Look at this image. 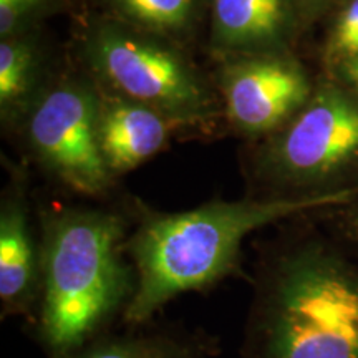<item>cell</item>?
<instances>
[{
    "label": "cell",
    "mask_w": 358,
    "mask_h": 358,
    "mask_svg": "<svg viewBox=\"0 0 358 358\" xmlns=\"http://www.w3.org/2000/svg\"><path fill=\"white\" fill-rule=\"evenodd\" d=\"M358 187L303 198L211 201L194 209L163 213L134 199L127 252L136 271V292L122 325L151 324L164 306L226 279L252 280L243 268L245 237L306 213L352 203Z\"/></svg>",
    "instance_id": "1"
},
{
    "label": "cell",
    "mask_w": 358,
    "mask_h": 358,
    "mask_svg": "<svg viewBox=\"0 0 358 358\" xmlns=\"http://www.w3.org/2000/svg\"><path fill=\"white\" fill-rule=\"evenodd\" d=\"M243 358H358V264L324 236L257 250Z\"/></svg>",
    "instance_id": "2"
},
{
    "label": "cell",
    "mask_w": 358,
    "mask_h": 358,
    "mask_svg": "<svg viewBox=\"0 0 358 358\" xmlns=\"http://www.w3.org/2000/svg\"><path fill=\"white\" fill-rule=\"evenodd\" d=\"M42 292L30 329L47 358H66L123 322L136 271L127 252L131 214L50 206L38 211Z\"/></svg>",
    "instance_id": "3"
},
{
    "label": "cell",
    "mask_w": 358,
    "mask_h": 358,
    "mask_svg": "<svg viewBox=\"0 0 358 358\" xmlns=\"http://www.w3.org/2000/svg\"><path fill=\"white\" fill-rule=\"evenodd\" d=\"M252 198H303L358 187V93L322 83L284 127L254 141Z\"/></svg>",
    "instance_id": "4"
},
{
    "label": "cell",
    "mask_w": 358,
    "mask_h": 358,
    "mask_svg": "<svg viewBox=\"0 0 358 358\" xmlns=\"http://www.w3.org/2000/svg\"><path fill=\"white\" fill-rule=\"evenodd\" d=\"M85 55L111 92L168 115L182 127L211 120L214 100L196 66L171 40L115 19H100L85 35Z\"/></svg>",
    "instance_id": "5"
},
{
    "label": "cell",
    "mask_w": 358,
    "mask_h": 358,
    "mask_svg": "<svg viewBox=\"0 0 358 358\" xmlns=\"http://www.w3.org/2000/svg\"><path fill=\"white\" fill-rule=\"evenodd\" d=\"M100 90L85 80H65L35 96L24 115V138L35 163L77 194L101 198L116 178L98 141Z\"/></svg>",
    "instance_id": "6"
},
{
    "label": "cell",
    "mask_w": 358,
    "mask_h": 358,
    "mask_svg": "<svg viewBox=\"0 0 358 358\" xmlns=\"http://www.w3.org/2000/svg\"><path fill=\"white\" fill-rule=\"evenodd\" d=\"M219 83L227 122L250 141L284 127L313 92L306 71L289 53L222 60Z\"/></svg>",
    "instance_id": "7"
},
{
    "label": "cell",
    "mask_w": 358,
    "mask_h": 358,
    "mask_svg": "<svg viewBox=\"0 0 358 358\" xmlns=\"http://www.w3.org/2000/svg\"><path fill=\"white\" fill-rule=\"evenodd\" d=\"M25 169H12L0 201V317L32 324L42 292V237L34 226Z\"/></svg>",
    "instance_id": "8"
},
{
    "label": "cell",
    "mask_w": 358,
    "mask_h": 358,
    "mask_svg": "<svg viewBox=\"0 0 358 358\" xmlns=\"http://www.w3.org/2000/svg\"><path fill=\"white\" fill-rule=\"evenodd\" d=\"M299 25L294 0H211V48L221 60L287 53Z\"/></svg>",
    "instance_id": "9"
},
{
    "label": "cell",
    "mask_w": 358,
    "mask_h": 358,
    "mask_svg": "<svg viewBox=\"0 0 358 358\" xmlns=\"http://www.w3.org/2000/svg\"><path fill=\"white\" fill-rule=\"evenodd\" d=\"M185 128L168 115L120 93L100 92L98 141L110 173L118 179L150 161Z\"/></svg>",
    "instance_id": "10"
},
{
    "label": "cell",
    "mask_w": 358,
    "mask_h": 358,
    "mask_svg": "<svg viewBox=\"0 0 358 358\" xmlns=\"http://www.w3.org/2000/svg\"><path fill=\"white\" fill-rule=\"evenodd\" d=\"M124 329L101 335L66 358H216L221 352L219 340L204 330L153 322Z\"/></svg>",
    "instance_id": "11"
},
{
    "label": "cell",
    "mask_w": 358,
    "mask_h": 358,
    "mask_svg": "<svg viewBox=\"0 0 358 358\" xmlns=\"http://www.w3.org/2000/svg\"><path fill=\"white\" fill-rule=\"evenodd\" d=\"M42 53L32 35L25 32L3 37L0 42V111L3 122L24 118L34 103L40 78Z\"/></svg>",
    "instance_id": "12"
},
{
    "label": "cell",
    "mask_w": 358,
    "mask_h": 358,
    "mask_svg": "<svg viewBox=\"0 0 358 358\" xmlns=\"http://www.w3.org/2000/svg\"><path fill=\"white\" fill-rule=\"evenodd\" d=\"M115 19L164 38L179 37L194 25L199 0H106Z\"/></svg>",
    "instance_id": "13"
},
{
    "label": "cell",
    "mask_w": 358,
    "mask_h": 358,
    "mask_svg": "<svg viewBox=\"0 0 358 358\" xmlns=\"http://www.w3.org/2000/svg\"><path fill=\"white\" fill-rule=\"evenodd\" d=\"M329 55L338 62L358 57V0H345L338 7L330 30Z\"/></svg>",
    "instance_id": "14"
},
{
    "label": "cell",
    "mask_w": 358,
    "mask_h": 358,
    "mask_svg": "<svg viewBox=\"0 0 358 358\" xmlns=\"http://www.w3.org/2000/svg\"><path fill=\"white\" fill-rule=\"evenodd\" d=\"M55 0H0V37L25 32L27 25Z\"/></svg>",
    "instance_id": "15"
},
{
    "label": "cell",
    "mask_w": 358,
    "mask_h": 358,
    "mask_svg": "<svg viewBox=\"0 0 358 358\" xmlns=\"http://www.w3.org/2000/svg\"><path fill=\"white\" fill-rule=\"evenodd\" d=\"M294 2L299 19H301V25H306L308 22L317 20L332 8L340 7L345 0H294Z\"/></svg>",
    "instance_id": "16"
},
{
    "label": "cell",
    "mask_w": 358,
    "mask_h": 358,
    "mask_svg": "<svg viewBox=\"0 0 358 358\" xmlns=\"http://www.w3.org/2000/svg\"><path fill=\"white\" fill-rule=\"evenodd\" d=\"M347 209L343 226H345V234L352 244L358 245V196L352 203L343 206Z\"/></svg>",
    "instance_id": "17"
},
{
    "label": "cell",
    "mask_w": 358,
    "mask_h": 358,
    "mask_svg": "<svg viewBox=\"0 0 358 358\" xmlns=\"http://www.w3.org/2000/svg\"><path fill=\"white\" fill-rule=\"evenodd\" d=\"M340 66H342V73L345 77L347 83L352 88H355V92L358 93V57L340 62Z\"/></svg>",
    "instance_id": "18"
}]
</instances>
